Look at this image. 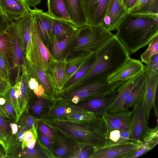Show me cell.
<instances>
[{"mask_svg":"<svg viewBox=\"0 0 158 158\" xmlns=\"http://www.w3.org/2000/svg\"><path fill=\"white\" fill-rule=\"evenodd\" d=\"M38 121L69 139L80 148L89 145L97 148L105 145L107 134L102 116H98L95 120L87 122L48 117H42Z\"/></svg>","mask_w":158,"mask_h":158,"instance_id":"obj_1","label":"cell"},{"mask_svg":"<svg viewBox=\"0 0 158 158\" xmlns=\"http://www.w3.org/2000/svg\"><path fill=\"white\" fill-rule=\"evenodd\" d=\"M158 15L128 12L115 34L129 55L148 44L158 35Z\"/></svg>","mask_w":158,"mask_h":158,"instance_id":"obj_2","label":"cell"},{"mask_svg":"<svg viewBox=\"0 0 158 158\" xmlns=\"http://www.w3.org/2000/svg\"><path fill=\"white\" fill-rule=\"evenodd\" d=\"M115 34L95 54L94 63L80 79L65 91L85 83L106 80L130 57Z\"/></svg>","mask_w":158,"mask_h":158,"instance_id":"obj_3","label":"cell"},{"mask_svg":"<svg viewBox=\"0 0 158 158\" xmlns=\"http://www.w3.org/2000/svg\"><path fill=\"white\" fill-rule=\"evenodd\" d=\"M79 28L71 49L75 53H96L114 35L101 25L87 24Z\"/></svg>","mask_w":158,"mask_h":158,"instance_id":"obj_4","label":"cell"},{"mask_svg":"<svg viewBox=\"0 0 158 158\" xmlns=\"http://www.w3.org/2000/svg\"><path fill=\"white\" fill-rule=\"evenodd\" d=\"M124 82L109 83L106 80L87 83L61 93L57 98L69 101L76 96L80 102L109 94L115 91Z\"/></svg>","mask_w":158,"mask_h":158,"instance_id":"obj_5","label":"cell"},{"mask_svg":"<svg viewBox=\"0 0 158 158\" xmlns=\"http://www.w3.org/2000/svg\"><path fill=\"white\" fill-rule=\"evenodd\" d=\"M55 60L41 39L33 20L31 45L28 60L44 72Z\"/></svg>","mask_w":158,"mask_h":158,"instance_id":"obj_6","label":"cell"},{"mask_svg":"<svg viewBox=\"0 0 158 158\" xmlns=\"http://www.w3.org/2000/svg\"><path fill=\"white\" fill-rule=\"evenodd\" d=\"M131 112L130 140L137 141L141 140L148 127L144 97L133 106Z\"/></svg>","mask_w":158,"mask_h":158,"instance_id":"obj_7","label":"cell"},{"mask_svg":"<svg viewBox=\"0 0 158 158\" xmlns=\"http://www.w3.org/2000/svg\"><path fill=\"white\" fill-rule=\"evenodd\" d=\"M117 96L115 90L109 94L81 101L75 104L85 110L102 116L108 113Z\"/></svg>","mask_w":158,"mask_h":158,"instance_id":"obj_8","label":"cell"},{"mask_svg":"<svg viewBox=\"0 0 158 158\" xmlns=\"http://www.w3.org/2000/svg\"><path fill=\"white\" fill-rule=\"evenodd\" d=\"M12 41V52L10 58L11 69L26 68L27 60L23 51L17 20L10 21L7 29Z\"/></svg>","mask_w":158,"mask_h":158,"instance_id":"obj_9","label":"cell"},{"mask_svg":"<svg viewBox=\"0 0 158 158\" xmlns=\"http://www.w3.org/2000/svg\"><path fill=\"white\" fill-rule=\"evenodd\" d=\"M141 140L117 143L97 148L90 158H121L140 145Z\"/></svg>","mask_w":158,"mask_h":158,"instance_id":"obj_10","label":"cell"},{"mask_svg":"<svg viewBox=\"0 0 158 158\" xmlns=\"http://www.w3.org/2000/svg\"><path fill=\"white\" fill-rule=\"evenodd\" d=\"M128 12L121 0H110L100 25L111 32L117 30L120 23Z\"/></svg>","mask_w":158,"mask_h":158,"instance_id":"obj_11","label":"cell"},{"mask_svg":"<svg viewBox=\"0 0 158 158\" xmlns=\"http://www.w3.org/2000/svg\"><path fill=\"white\" fill-rule=\"evenodd\" d=\"M67 64L66 58L55 60L45 71L46 77L57 97L61 92L64 86Z\"/></svg>","mask_w":158,"mask_h":158,"instance_id":"obj_12","label":"cell"},{"mask_svg":"<svg viewBox=\"0 0 158 158\" xmlns=\"http://www.w3.org/2000/svg\"><path fill=\"white\" fill-rule=\"evenodd\" d=\"M31 12L39 35L48 48L52 39L54 18L47 12L36 7L31 9Z\"/></svg>","mask_w":158,"mask_h":158,"instance_id":"obj_13","label":"cell"},{"mask_svg":"<svg viewBox=\"0 0 158 158\" xmlns=\"http://www.w3.org/2000/svg\"><path fill=\"white\" fill-rule=\"evenodd\" d=\"M110 0H82L87 23L100 25L106 15Z\"/></svg>","mask_w":158,"mask_h":158,"instance_id":"obj_14","label":"cell"},{"mask_svg":"<svg viewBox=\"0 0 158 158\" xmlns=\"http://www.w3.org/2000/svg\"><path fill=\"white\" fill-rule=\"evenodd\" d=\"M144 70V65L138 59L130 57L126 62L107 78L109 83L125 81Z\"/></svg>","mask_w":158,"mask_h":158,"instance_id":"obj_15","label":"cell"},{"mask_svg":"<svg viewBox=\"0 0 158 158\" xmlns=\"http://www.w3.org/2000/svg\"><path fill=\"white\" fill-rule=\"evenodd\" d=\"M144 70L126 81L116 90L118 96L108 111V113L115 112L121 110L122 106L126 98L144 78Z\"/></svg>","mask_w":158,"mask_h":158,"instance_id":"obj_16","label":"cell"},{"mask_svg":"<svg viewBox=\"0 0 158 158\" xmlns=\"http://www.w3.org/2000/svg\"><path fill=\"white\" fill-rule=\"evenodd\" d=\"M158 85V74H146L145 78L144 98L145 100L146 112L147 119H149L153 108L154 114L158 116L157 100Z\"/></svg>","mask_w":158,"mask_h":158,"instance_id":"obj_17","label":"cell"},{"mask_svg":"<svg viewBox=\"0 0 158 158\" xmlns=\"http://www.w3.org/2000/svg\"><path fill=\"white\" fill-rule=\"evenodd\" d=\"M16 20L25 58L28 60L31 45L33 24L31 11Z\"/></svg>","mask_w":158,"mask_h":158,"instance_id":"obj_18","label":"cell"},{"mask_svg":"<svg viewBox=\"0 0 158 158\" xmlns=\"http://www.w3.org/2000/svg\"><path fill=\"white\" fill-rule=\"evenodd\" d=\"M50 106L42 117L64 118L73 114L86 111L70 102L57 98Z\"/></svg>","mask_w":158,"mask_h":158,"instance_id":"obj_19","label":"cell"},{"mask_svg":"<svg viewBox=\"0 0 158 158\" xmlns=\"http://www.w3.org/2000/svg\"><path fill=\"white\" fill-rule=\"evenodd\" d=\"M79 31V28L63 40H51L49 44L50 47V51L52 56L55 60H61L67 58L69 51L70 48L71 49Z\"/></svg>","mask_w":158,"mask_h":158,"instance_id":"obj_20","label":"cell"},{"mask_svg":"<svg viewBox=\"0 0 158 158\" xmlns=\"http://www.w3.org/2000/svg\"><path fill=\"white\" fill-rule=\"evenodd\" d=\"M0 7L11 20H16L31 11L23 0H0Z\"/></svg>","mask_w":158,"mask_h":158,"instance_id":"obj_21","label":"cell"},{"mask_svg":"<svg viewBox=\"0 0 158 158\" xmlns=\"http://www.w3.org/2000/svg\"><path fill=\"white\" fill-rule=\"evenodd\" d=\"M70 19L77 28L88 24L82 0H64Z\"/></svg>","mask_w":158,"mask_h":158,"instance_id":"obj_22","label":"cell"},{"mask_svg":"<svg viewBox=\"0 0 158 158\" xmlns=\"http://www.w3.org/2000/svg\"><path fill=\"white\" fill-rule=\"evenodd\" d=\"M17 69V75L15 80L19 83L21 93L19 105L21 117L23 113L28 111L31 90L28 86L26 68L19 67Z\"/></svg>","mask_w":158,"mask_h":158,"instance_id":"obj_23","label":"cell"},{"mask_svg":"<svg viewBox=\"0 0 158 158\" xmlns=\"http://www.w3.org/2000/svg\"><path fill=\"white\" fill-rule=\"evenodd\" d=\"M95 53L82 52L69 58H66L67 64L63 87L75 73L89 60Z\"/></svg>","mask_w":158,"mask_h":158,"instance_id":"obj_24","label":"cell"},{"mask_svg":"<svg viewBox=\"0 0 158 158\" xmlns=\"http://www.w3.org/2000/svg\"><path fill=\"white\" fill-rule=\"evenodd\" d=\"M26 70L31 77L35 78L44 86L47 95L49 97L55 98L53 90L48 81L45 72L31 61L27 60Z\"/></svg>","mask_w":158,"mask_h":158,"instance_id":"obj_25","label":"cell"},{"mask_svg":"<svg viewBox=\"0 0 158 158\" xmlns=\"http://www.w3.org/2000/svg\"><path fill=\"white\" fill-rule=\"evenodd\" d=\"M48 11L53 18L73 25L70 19L64 0H47Z\"/></svg>","mask_w":158,"mask_h":158,"instance_id":"obj_26","label":"cell"},{"mask_svg":"<svg viewBox=\"0 0 158 158\" xmlns=\"http://www.w3.org/2000/svg\"><path fill=\"white\" fill-rule=\"evenodd\" d=\"M56 99L48 96L37 98L29 103V110L37 120L41 119L46 110V109L52 104Z\"/></svg>","mask_w":158,"mask_h":158,"instance_id":"obj_27","label":"cell"},{"mask_svg":"<svg viewBox=\"0 0 158 158\" xmlns=\"http://www.w3.org/2000/svg\"><path fill=\"white\" fill-rule=\"evenodd\" d=\"M77 28L72 24L54 19L51 40H63Z\"/></svg>","mask_w":158,"mask_h":158,"instance_id":"obj_28","label":"cell"},{"mask_svg":"<svg viewBox=\"0 0 158 158\" xmlns=\"http://www.w3.org/2000/svg\"><path fill=\"white\" fill-rule=\"evenodd\" d=\"M128 12L158 15V0H138Z\"/></svg>","mask_w":158,"mask_h":158,"instance_id":"obj_29","label":"cell"},{"mask_svg":"<svg viewBox=\"0 0 158 158\" xmlns=\"http://www.w3.org/2000/svg\"><path fill=\"white\" fill-rule=\"evenodd\" d=\"M103 116L124 130L130 129L131 112L129 110H121L113 113H107Z\"/></svg>","mask_w":158,"mask_h":158,"instance_id":"obj_30","label":"cell"},{"mask_svg":"<svg viewBox=\"0 0 158 158\" xmlns=\"http://www.w3.org/2000/svg\"><path fill=\"white\" fill-rule=\"evenodd\" d=\"M145 78L124 102L121 110H127L140 102L144 96Z\"/></svg>","mask_w":158,"mask_h":158,"instance_id":"obj_31","label":"cell"},{"mask_svg":"<svg viewBox=\"0 0 158 158\" xmlns=\"http://www.w3.org/2000/svg\"><path fill=\"white\" fill-rule=\"evenodd\" d=\"M2 96L5 98L6 102L4 105H0V114L8 120L17 123L19 118L13 107L7 90Z\"/></svg>","mask_w":158,"mask_h":158,"instance_id":"obj_32","label":"cell"},{"mask_svg":"<svg viewBox=\"0 0 158 158\" xmlns=\"http://www.w3.org/2000/svg\"><path fill=\"white\" fill-rule=\"evenodd\" d=\"M54 142L56 143V147L53 152V155L54 157L70 158L72 150L65 139L62 135H58L56 134Z\"/></svg>","mask_w":158,"mask_h":158,"instance_id":"obj_33","label":"cell"},{"mask_svg":"<svg viewBox=\"0 0 158 158\" xmlns=\"http://www.w3.org/2000/svg\"><path fill=\"white\" fill-rule=\"evenodd\" d=\"M11 122L0 113V139L4 142L8 149L14 138L10 125Z\"/></svg>","mask_w":158,"mask_h":158,"instance_id":"obj_34","label":"cell"},{"mask_svg":"<svg viewBox=\"0 0 158 158\" xmlns=\"http://www.w3.org/2000/svg\"><path fill=\"white\" fill-rule=\"evenodd\" d=\"M19 152H17L11 156L15 157L26 158H46L51 157L45 150L41 147H35L30 149L27 147L21 149Z\"/></svg>","mask_w":158,"mask_h":158,"instance_id":"obj_35","label":"cell"},{"mask_svg":"<svg viewBox=\"0 0 158 158\" xmlns=\"http://www.w3.org/2000/svg\"><path fill=\"white\" fill-rule=\"evenodd\" d=\"M141 140L143 145L149 151L154 148L158 143V127H148Z\"/></svg>","mask_w":158,"mask_h":158,"instance_id":"obj_36","label":"cell"},{"mask_svg":"<svg viewBox=\"0 0 158 158\" xmlns=\"http://www.w3.org/2000/svg\"><path fill=\"white\" fill-rule=\"evenodd\" d=\"M36 120L37 119L33 116L29 114L27 112H26L23 113L19 121V127H22L26 131H31L33 134L34 138L36 139L37 138L36 125Z\"/></svg>","mask_w":158,"mask_h":158,"instance_id":"obj_37","label":"cell"},{"mask_svg":"<svg viewBox=\"0 0 158 158\" xmlns=\"http://www.w3.org/2000/svg\"><path fill=\"white\" fill-rule=\"evenodd\" d=\"M95 54L70 79L63 88L60 94L65 91L69 87L80 79L90 68L94 61Z\"/></svg>","mask_w":158,"mask_h":158,"instance_id":"obj_38","label":"cell"},{"mask_svg":"<svg viewBox=\"0 0 158 158\" xmlns=\"http://www.w3.org/2000/svg\"><path fill=\"white\" fill-rule=\"evenodd\" d=\"M12 52V41L8 31L0 34V53L10 60Z\"/></svg>","mask_w":158,"mask_h":158,"instance_id":"obj_39","label":"cell"},{"mask_svg":"<svg viewBox=\"0 0 158 158\" xmlns=\"http://www.w3.org/2000/svg\"><path fill=\"white\" fill-rule=\"evenodd\" d=\"M148 44V48L140 56L141 62L146 64L148 62L151 56L158 53V35L154 37Z\"/></svg>","mask_w":158,"mask_h":158,"instance_id":"obj_40","label":"cell"},{"mask_svg":"<svg viewBox=\"0 0 158 158\" xmlns=\"http://www.w3.org/2000/svg\"><path fill=\"white\" fill-rule=\"evenodd\" d=\"M98 116L93 113L86 111L73 114L63 118L76 121L87 122L95 120Z\"/></svg>","mask_w":158,"mask_h":158,"instance_id":"obj_41","label":"cell"},{"mask_svg":"<svg viewBox=\"0 0 158 158\" xmlns=\"http://www.w3.org/2000/svg\"><path fill=\"white\" fill-rule=\"evenodd\" d=\"M11 69L9 60L0 53V74L3 78L10 79Z\"/></svg>","mask_w":158,"mask_h":158,"instance_id":"obj_42","label":"cell"},{"mask_svg":"<svg viewBox=\"0 0 158 158\" xmlns=\"http://www.w3.org/2000/svg\"><path fill=\"white\" fill-rule=\"evenodd\" d=\"M146 74H158V53L151 56L148 62L144 65Z\"/></svg>","mask_w":158,"mask_h":158,"instance_id":"obj_43","label":"cell"},{"mask_svg":"<svg viewBox=\"0 0 158 158\" xmlns=\"http://www.w3.org/2000/svg\"><path fill=\"white\" fill-rule=\"evenodd\" d=\"M38 121L39 129L49 139L52 144L55 139V132L46 125Z\"/></svg>","mask_w":158,"mask_h":158,"instance_id":"obj_44","label":"cell"},{"mask_svg":"<svg viewBox=\"0 0 158 158\" xmlns=\"http://www.w3.org/2000/svg\"><path fill=\"white\" fill-rule=\"evenodd\" d=\"M96 149L94 147L89 145L79 148L78 158H90Z\"/></svg>","mask_w":158,"mask_h":158,"instance_id":"obj_45","label":"cell"},{"mask_svg":"<svg viewBox=\"0 0 158 158\" xmlns=\"http://www.w3.org/2000/svg\"><path fill=\"white\" fill-rule=\"evenodd\" d=\"M10 21V20L4 13L0 7V34L6 31Z\"/></svg>","mask_w":158,"mask_h":158,"instance_id":"obj_46","label":"cell"},{"mask_svg":"<svg viewBox=\"0 0 158 158\" xmlns=\"http://www.w3.org/2000/svg\"><path fill=\"white\" fill-rule=\"evenodd\" d=\"M102 117L104 119L105 122L107 133H109L112 131L115 130H119L121 131L125 130L119 125L110 120L105 116H103Z\"/></svg>","mask_w":158,"mask_h":158,"instance_id":"obj_47","label":"cell"},{"mask_svg":"<svg viewBox=\"0 0 158 158\" xmlns=\"http://www.w3.org/2000/svg\"><path fill=\"white\" fill-rule=\"evenodd\" d=\"M11 84L10 79L0 80V97L5 94Z\"/></svg>","mask_w":158,"mask_h":158,"instance_id":"obj_48","label":"cell"},{"mask_svg":"<svg viewBox=\"0 0 158 158\" xmlns=\"http://www.w3.org/2000/svg\"><path fill=\"white\" fill-rule=\"evenodd\" d=\"M39 133L41 139L45 146L48 148L52 154V143L49 139L39 129Z\"/></svg>","mask_w":158,"mask_h":158,"instance_id":"obj_49","label":"cell"},{"mask_svg":"<svg viewBox=\"0 0 158 158\" xmlns=\"http://www.w3.org/2000/svg\"><path fill=\"white\" fill-rule=\"evenodd\" d=\"M131 141L130 139V129L124 130L121 132L120 137L118 143H122Z\"/></svg>","mask_w":158,"mask_h":158,"instance_id":"obj_50","label":"cell"},{"mask_svg":"<svg viewBox=\"0 0 158 158\" xmlns=\"http://www.w3.org/2000/svg\"><path fill=\"white\" fill-rule=\"evenodd\" d=\"M27 77L28 88L30 90L33 91L40 84L35 78L30 77L27 72Z\"/></svg>","mask_w":158,"mask_h":158,"instance_id":"obj_51","label":"cell"},{"mask_svg":"<svg viewBox=\"0 0 158 158\" xmlns=\"http://www.w3.org/2000/svg\"><path fill=\"white\" fill-rule=\"evenodd\" d=\"M33 92L37 97L40 98L42 97L48 96L46 94L45 89L41 84H40L38 86L33 90ZM49 97V96H48Z\"/></svg>","mask_w":158,"mask_h":158,"instance_id":"obj_52","label":"cell"},{"mask_svg":"<svg viewBox=\"0 0 158 158\" xmlns=\"http://www.w3.org/2000/svg\"><path fill=\"white\" fill-rule=\"evenodd\" d=\"M124 7L128 11L132 8L138 0H121Z\"/></svg>","mask_w":158,"mask_h":158,"instance_id":"obj_53","label":"cell"},{"mask_svg":"<svg viewBox=\"0 0 158 158\" xmlns=\"http://www.w3.org/2000/svg\"><path fill=\"white\" fill-rule=\"evenodd\" d=\"M26 131L22 128L19 127V129L17 133L15 135V137L16 141L19 142H22L24 136V132Z\"/></svg>","mask_w":158,"mask_h":158,"instance_id":"obj_54","label":"cell"},{"mask_svg":"<svg viewBox=\"0 0 158 158\" xmlns=\"http://www.w3.org/2000/svg\"><path fill=\"white\" fill-rule=\"evenodd\" d=\"M23 1L29 7H35V6L40 4L41 0H23Z\"/></svg>","mask_w":158,"mask_h":158,"instance_id":"obj_55","label":"cell"},{"mask_svg":"<svg viewBox=\"0 0 158 158\" xmlns=\"http://www.w3.org/2000/svg\"><path fill=\"white\" fill-rule=\"evenodd\" d=\"M34 138L32 132L30 130L26 131L24 132V136L22 142L26 143L32 139Z\"/></svg>","mask_w":158,"mask_h":158,"instance_id":"obj_56","label":"cell"},{"mask_svg":"<svg viewBox=\"0 0 158 158\" xmlns=\"http://www.w3.org/2000/svg\"><path fill=\"white\" fill-rule=\"evenodd\" d=\"M10 125L12 134L13 135H16L18 131V125L13 122L11 123Z\"/></svg>","mask_w":158,"mask_h":158,"instance_id":"obj_57","label":"cell"},{"mask_svg":"<svg viewBox=\"0 0 158 158\" xmlns=\"http://www.w3.org/2000/svg\"><path fill=\"white\" fill-rule=\"evenodd\" d=\"M36 142V139L33 138L26 142L27 147L29 148H33L35 146Z\"/></svg>","mask_w":158,"mask_h":158,"instance_id":"obj_58","label":"cell"},{"mask_svg":"<svg viewBox=\"0 0 158 158\" xmlns=\"http://www.w3.org/2000/svg\"><path fill=\"white\" fill-rule=\"evenodd\" d=\"M0 146H1L4 152L5 153V155L6 157H7V154L8 152V149L6 145L0 139Z\"/></svg>","mask_w":158,"mask_h":158,"instance_id":"obj_59","label":"cell"},{"mask_svg":"<svg viewBox=\"0 0 158 158\" xmlns=\"http://www.w3.org/2000/svg\"><path fill=\"white\" fill-rule=\"evenodd\" d=\"M6 100L5 98L2 96L0 97V105H4L6 102Z\"/></svg>","mask_w":158,"mask_h":158,"instance_id":"obj_60","label":"cell"},{"mask_svg":"<svg viewBox=\"0 0 158 158\" xmlns=\"http://www.w3.org/2000/svg\"><path fill=\"white\" fill-rule=\"evenodd\" d=\"M6 157L5 155H4L0 151V158H3Z\"/></svg>","mask_w":158,"mask_h":158,"instance_id":"obj_61","label":"cell"},{"mask_svg":"<svg viewBox=\"0 0 158 158\" xmlns=\"http://www.w3.org/2000/svg\"><path fill=\"white\" fill-rule=\"evenodd\" d=\"M2 79H4L1 76V75L0 74V80Z\"/></svg>","mask_w":158,"mask_h":158,"instance_id":"obj_62","label":"cell"}]
</instances>
